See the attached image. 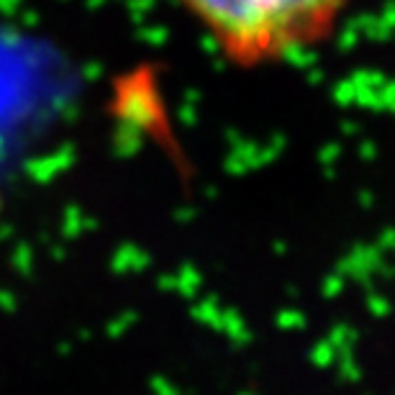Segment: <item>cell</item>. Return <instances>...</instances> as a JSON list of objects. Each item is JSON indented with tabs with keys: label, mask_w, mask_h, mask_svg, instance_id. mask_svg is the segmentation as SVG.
<instances>
[{
	"label": "cell",
	"mask_w": 395,
	"mask_h": 395,
	"mask_svg": "<svg viewBox=\"0 0 395 395\" xmlns=\"http://www.w3.org/2000/svg\"><path fill=\"white\" fill-rule=\"evenodd\" d=\"M229 67L257 72L326 44L354 0H177Z\"/></svg>",
	"instance_id": "6da1fadb"
}]
</instances>
